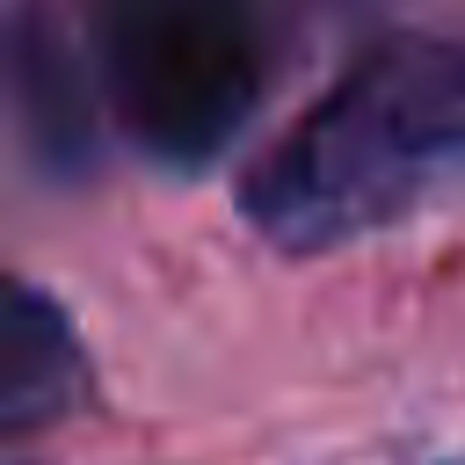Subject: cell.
<instances>
[{
  "mask_svg": "<svg viewBox=\"0 0 465 465\" xmlns=\"http://www.w3.org/2000/svg\"><path fill=\"white\" fill-rule=\"evenodd\" d=\"M465 174V44L363 51L247 174V218L291 254L363 240Z\"/></svg>",
  "mask_w": 465,
  "mask_h": 465,
  "instance_id": "obj_1",
  "label": "cell"
},
{
  "mask_svg": "<svg viewBox=\"0 0 465 465\" xmlns=\"http://www.w3.org/2000/svg\"><path fill=\"white\" fill-rule=\"evenodd\" d=\"M87 51L124 138L174 174L211 167L269 80L254 0H87Z\"/></svg>",
  "mask_w": 465,
  "mask_h": 465,
  "instance_id": "obj_2",
  "label": "cell"
},
{
  "mask_svg": "<svg viewBox=\"0 0 465 465\" xmlns=\"http://www.w3.org/2000/svg\"><path fill=\"white\" fill-rule=\"evenodd\" d=\"M87 385V356L73 320L22 276H0V421L36 429L58 421Z\"/></svg>",
  "mask_w": 465,
  "mask_h": 465,
  "instance_id": "obj_3",
  "label": "cell"
}]
</instances>
